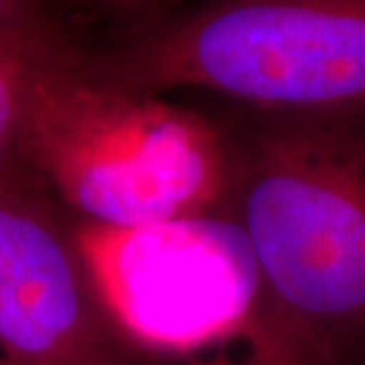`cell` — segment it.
Instances as JSON below:
<instances>
[{"label": "cell", "instance_id": "obj_1", "mask_svg": "<svg viewBox=\"0 0 365 365\" xmlns=\"http://www.w3.org/2000/svg\"><path fill=\"white\" fill-rule=\"evenodd\" d=\"M230 122L225 211L264 304L232 365H365V112H254Z\"/></svg>", "mask_w": 365, "mask_h": 365}, {"label": "cell", "instance_id": "obj_2", "mask_svg": "<svg viewBox=\"0 0 365 365\" xmlns=\"http://www.w3.org/2000/svg\"><path fill=\"white\" fill-rule=\"evenodd\" d=\"M78 35L41 71L19 160L69 217L136 227L225 207L230 124L158 93L120 88Z\"/></svg>", "mask_w": 365, "mask_h": 365}, {"label": "cell", "instance_id": "obj_3", "mask_svg": "<svg viewBox=\"0 0 365 365\" xmlns=\"http://www.w3.org/2000/svg\"><path fill=\"white\" fill-rule=\"evenodd\" d=\"M120 88L207 90L254 112H365V0H203L88 47Z\"/></svg>", "mask_w": 365, "mask_h": 365}, {"label": "cell", "instance_id": "obj_4", "mask_svg": "<svg viewBox=\"0 0 365 365\" xmlns=\"http://www.w3.org/2000/svg\"><path fill=\"white\" fill-rule=\"evenodd\" d=\"M69 223L106 311L140 351L189 365L244 349L264 288L248 237L225 209L136 227Z\"/></svg>", "mask_w": 365, "mask_h": 365}, {"label": "cell", "instance_id": "obj_5", "mask_svg": "<svg viewBox=\"0 0 365 365\" xmlns=\"http://www.w3.org/2000/svg\"><path fill=\"white\" fill-rule=\"evenodd\" d=\"M0 365H165L112 321L67 213L25 169L0 177Z\"/></svg>", "mask_w": 365, "mask_h": 365}, {"label": "cell", "instance_id": "obj_6", "mask_svg": "<svg viewBox=\"0 0 365 365\" xmlns=\"http://www.w3.org/2000/svg\"><path fill=\"white\" fill-rule=\"evenodd\" d=\"M79 33L53 11L0 33V177L23 169L21 134L41 71Z\"/></svg>", "mask_w": 365, "mask_h": 365}, {"label": "cell", "instance_id": "obj_7", "mask_svg": "<svg viewBox=\"0 0 365 365\" xmlns=\"http://www.w3.org/2000/svg\"><path fill=\"white\" fill-rule=\"evenodd\" d=\"M61 4L76 6L79 11H91L96 14H106L122 26H132L169 14L181 0H59Z\"/></svg>", "mask_w": 365, "mask_h": 365}, {"label": "cell", "instance_id": "obj_8", "mask_svg": "<svg viewBox=\"0 0 365 365\" xmlns=\"http://www.w3.org/2000/svg\"><path fill=\"white\" fill-rule=\"evenodd\" d=\"M59 0H0V33L41 13L53 11Z\"/></svg>", "mask_w": 365, "mask_h": 365}, {"label": "cell", "instance_id": "obj_9", "mask_svg": "<svg viewBox=\"0 0 365 365\" xmlns=\"http://www.w3.org/2000/svg\"><path fill=\"white\" fill-rule=\"evenodd\" d=\"M189 365H232L223 355H215V357H207V359H199V361H193Z\"/></svg>", "mask_w": 365, "mask_h": 365}]
</instances>
